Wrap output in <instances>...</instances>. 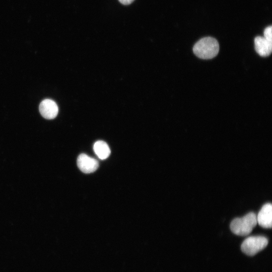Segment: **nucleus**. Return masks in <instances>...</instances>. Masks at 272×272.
Masks as SVG:
<instances>
[{"mask_svg": "<svg viewBox=\"0 0 272 272\" xmlns=\"http://www.w3.org/2000/svg\"><path fill=\"white\" fill-rule=\"evenodd\" d=\"M272 27L269 26L265 28L263 35L264 37L266 39L272 41Z\"/></svg>", "mask_w": 272, "mask_h": 272, "instance_id": "nucleus-9", "label": "nucleus"}, {"mask_svg": "<svg viewBox=\"0 0 272 272\" xmlns=\"http://www.w3.org/2000/svg\"><path fill=\"white\" fill-rule=\"evenodd\" d=\"M121 4L123 5L130 4L134 0H118Z\"/></svg>", "mask_w": 272, "mask_h": 272, "instance_id": "nucleus-10", "label": "nucleus"}, {"mask_svg": "<svg viewBox=\"0 0 272 272\" xmlns=\"http://www.w3.org/2000/svg\"><path fill=\"white\" fill-rule=\"evenodd\" d=\"M93 149L98 157L101 160L106 159L110 154L109 146L102 141H97L94 145Z\"/></svg>", "mask_w": 272, "mask_h": 272, "instance_id": "nucleus-8", "label": "nucleus"}, {"mask_svg": "<svg viewBox=\"0 0 272 272\" xmlns=\"http://www.w3.org/2000/svg\"><path fill=\"white\" fill-rule=\"evenodd\" d=\"M256 220L257 223L261 227L264 228H271L272 205L270 203H266L262 207L256 217Z\"/></svg>", "mask_w": 272, "mask_h": 272, "instance_id": "nucleus-6", "label": "nucleus"}, {"mask_svg": "<svg viewBox=\"0 0 272 272\" xmlns=\"http://www.w3.org/2000/svg\"><path fill=\"white\" fill-rule=\"evenodd\" d=\"M266 238L261 236H250L242 242L241 249L243 252L249 256H253L263 249L267 245Z\"/></svg>", "mask_w": 272, "mask_h": 272, "instance_id": "nucleus-3", "label": "nucleus"}, {"mask_svg": "<svg viewBox=\"0 0 272 272\" xmlns=\"http://www.w3.org/2000/svg\"><path fill=\"white\" fill-rule=\"evenodd\" d=\"M77 162L79 168L85 173H92L99 167L97 160L85 154H81L78 156Z\"/></svg>", "mask_w": 272, "mask_h": 272, "instance_id": "nucleus-4", "label": "nucleus"}, {"mask_svg": "<svg viewBox=\"0 0 272 272\" xmlns=\"http://www.w3.org/2000/svg\"><path fill=\"white\" fill-rule=\"evenodd\" d=\"M255 49L261 56L269 55L272 50V41L264 37L257 36L254 39Z\"/></svg>", "mask_w": 272, "mask_h": 272, "instance_id": "nucleus-7", "label": "nucleus"}, {"mask_svg": "<svg viewBox=\"0 0 272 272\" xmlns=\"http://www.w3.org/2000/svg\"><path fill=\"white\" fill-rule=\"evenodd\" d=\"M256 224V215L253 212H250L241 218L233 219L230 228L234 234L244 236L250 234Z\"/></svg>", "mask_w": 272, "mask_h": 272, "instance_id": "nucleus-2", "label": "nucleus"}, {"mask_svg": "<svg viewBox=\"0 0 272 272\" xmlns=\"http://www.w3.org/2000/svg\"><path fill=\"white\" fill-rule=\"evenodd\" d=\"M219 45L217 40L211 37L200 39L194 45L193 51L199 58L204 59H211L219 52Z\"/></svg>", "mask_w": 272, "mask_h": 272, "instance_id": "nucleus-1", "label": "nucleus"}, {"mask_svg": "<svg viewBox=\"0 0 272 272\" xmlns=\"http://www.w3.org/2000/svg\"><path fill=\"white\" fill-rule=\"evenodd\" d=\"M39 108L41 115L47 119L54 118L58 112L56 103L54 101L49 99L43 100L40 103Z\"/></svg>", "mask_w": 272, "mask_h": 272, "instance_id": "nucleus-5", "label": "nucleus"}]
</instances>
